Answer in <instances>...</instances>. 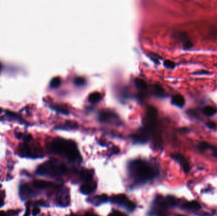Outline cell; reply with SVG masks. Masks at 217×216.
<instances>
[{
    "mask_svg": "<svg viewBox=\"0 0 217 216\" xmlns=\"http://www.w3.org/2000/svg\"><path fill=\"white\" fill-rule=\"evenodd\" d=\"M30 214V208L29 206L27 207V208H26V212L25 213V215H24V216H29Z\"/></svg>",
    "mask_w": 217,
    "mask_h": 216,
    "instance_id": "d6a6232c",
    "label": "cell"
},
{
    "mask_svg": "<svg viewBox=\"0 0 217 216\" xmlns=\"http://www.w3.org/2000/svg\"><path fill=\"white\" fill-rule=\"evenodd\" d=\"M129 175L136 184H143L155 179L159 174L157 168L142 159L131 160L128 165Z\"/></svg>",
    "mask_w": 217,
    "mask_h": 216,
    "instance_id": "6da1fadb",
    "label": "cell"
},
{
    "mask_svg": "<svg viewBox=\"0 0 217 216\" xmlns=\"http://www.w3.org/2000/svg\"><path fill=\"white\" fill-rule=\"evenodd\" d=\"M8 213L5 212L4 211H0V216H8Z\"/></svg>",
    "mask_w": 217,
    "mask_h": 216,
    "instance_id": "836d02e7",
    "label": "cell"
},
{
    "mask_svg": "<svg viewBox=\"0 0 217 216\" xmlns=\"http://www.w3.org/2000/svg\"><path fill=\"white\" fill-rule=\"evenodd\" d=\"M172 103L177 107L183 108L185 105V98L181 94H176L173 96L172 99Z\"/></svg>",
    "mask_w": 217,
    "mask_h": 216,
    "instance_id": "9a60e30c",
    "label": "cell"
},
{
    "mask_svg": "<svg viewBox=\"0 0 217 216\" xmlns=\"http://www.w3.org/2000/svg\"><path fill=\"white\" fill-rule=\"evenodd\" d=\"M36 195L35 192L28 184H23L20 187L19 195L22 200H27Z\"/></svg>",
    "mask_w": 217,
    "mask_h": 216,
    "instance_id": "30bf717a",
    "label": "cell"
},
{
    "mask_svg": "<svg viewBox=\"0 0 217 216\" xmlns=\"http://www.w3.org/2000/svg\"><path fill=\"white\" fill-rule=\"evenodd\" d=\"M80 177L84 183L93 181V172L91 170L83 169L80 173Z\"/></svg>",
    "mask_w": 217,
    "mask_h": 216,
    "instance_id": "e0dca14e",
    "label": "cell"
},
{
    "mask_svg": "<svg viewBox=\"0 0 217 216\" xmlns=\"http://www.w3.org/2000/svg\"><path fill=\"white\" fill-rule=\"evenodd\" d=\"M135 83L136 86L138 88L140 89H144L147 88V84H146V83L143 80L141 79H139V78L135 79Z\"/></svg>",
    "mask_w": 217,
    "mask_h": 216,
    "instance_id": "7402d4cb",
    "label": "cell"
},
{
    "mask_svg": "<svg viewBox=\"0 0 217 216\" xmlns=\"http://www.w3.org/2000/svg\"><path fill=\"white\" fill-rule=\"evenodd\" d=\"M149 138V133L147 128L140 129L138 132L133 134L132 138L133 141L136 143L143 144L148 141Z\"/></svg>",
    "mask_w": 217,
    "mask_h": 216,
    "instance_id": "52a82bcc",
    "label": "cell"
},
{
    "mask_svg": "<svg viewBox=\"0 0 217 216\" xmlns=\"http://www.w3.org/2000/svg\"><path fill=\"white\" fill-rule=\"evenodd\" d=\"M176 205L175 198L173 196H157L153 201L149 215L152 216H166L170 207Z\"/></svg>",
    "mask_w": 217,
    "mask_h": 216,
    "instance_id": "277c9868",
    "label": "cell"
},
{
    "mask_svg": "<svg viewBox=\"0 0 217 216\" xmlns=\"http://www.w3.org/2000/svg\"><path fill=\"white\" fill-rule=\"evenodd\" d=\"M181 131H182V132H185V133H187L188 131H189V129H187V128H182V129H181Z\"/></svg>",
    "mask_w": 217,
    "mask_h": 216,
    "instance_id": "8d00e7d4",
    "label": "cell"
},
{
    "mask_svg": "<svg viewBox=\"0 0 217 216\" xmlns=\"http://www.w3.org/2000/svg\"><path fill=\"white\" fill-rule=\"evenodd\" d=\"M99 119L101 122L110 124H118L117 116L111 112H102L99 115Z\"/></svg>",
    "mask_w": 217,
    "mask_h": 216,
    "instance_id": "9c48e42d",
    "label": "cell"
},
{
    "mask_svg": "<svg viewBox=\"0 0 217 216\" xmlns=\"http://www.w3.org/2000/svg\"><path fill=\"white\" fill-rule=\"evenodd\" d=\"M109 216H127L125 214L120 212L119 211H116V210H114L112 211L109 215Z\"/></svg>",
    "mask_w": 217,
    "mask_h": 216,
    "instance_id": "f546056e",
    "label": "cell"
},
{
    "mask_svg": "<svg viewBox=\"0 0 217 216\" xmlns=\"http://www.w3.org/2000/svg\"><path fill=\"white\" fill-rule=\"evenodd\" d=\"M55 109L57 111H58V112H61V113H63V114H67V113H68V111H67L66 109H65V108H62V107H60L59 106H57V107L55 108Z\"/></svg>",
    "mask_w": 217,
    "mask_h": 216,
    "instance_id": "4dcf8cb0",
    "label": "cell"
},
{
    "mask_svg": "<svg viewBox=\"0 0 217 216\" xmlns=\"http://www.w3.org/2000/svg\"><path fill=\"white\" fill-rule=\"evenodd\" d=\"M97 188V184L95 181H91L89 182L84 183L81 186H80V191L81 193L85 195H89L91 194L92 193L95 191V189Z\"/></svg>",
    "mask_w": 217,
    "mask_h": 216,
    "instance_id": "8fae6325",
    "label": "cell"
},
{
    "mask_svg": "<svg viewBox=\"0 0 217 216\" xmlns=\"http://www.w3.org/2000/svg\"><path fill=\"white\" fill-rule=\"evenodd\" d=\"M33 186L38 189H44L53 188L55 186V184L50 181L36 180L33 182Z\"/></svg>",
    "mask_w": 217,
    "mask_h": 216,
    "instance_id": "5bb4252c",
    "label": "cell"
},
{
    "mask_svg": "<svg viewBox=\"0 0 217 216\" xmlns=\"http://www.w3.org/2000/svg\"><path fill=\"white\" fill-rule=\"evenodd\" d=\"M2 188V185L1 184H0V188Z\"/></svg>",
    "mask_w": 217,
    "mask_h": 216,
    "instance_id": "f35d334b",
    "label": "cell"
},
{
    "mask_svg": "<svg viewBox=\"0 0 217 216\" xmlns=\"http://www.w3.org/2000/svg\"><path fill=\"white\" fill-rule=\"evenodd\" d=\"M0 112H1V108H0Z\"/></svg>",
    "mask_w": 217,
    "mask_h": 216,
    "instance_id": "ab89813d",
    "label": "cell"
},
{
    "mask_svg": "<svg viewBox=\"0 0 217 216\" xmlns=\"http://www.w3.org/2000/svg\"><path fill=\"white\" fill-rule=\"evenodd\" d=\"M206 126L208 128L211 130H216L217 129V124L214 121H208L206 123Z\"/></svg>",
    "mask_w": 217,
    "mask_h": 216,
    "instance_id": "4316f807",
    "label": "cell"
},
{
    "mask_svg": "<svg viewBox=\"0 0 217 216\" xmlns=\"http://www.w3.org/2000/svg\"><path fill=\"white\" fill-rule=\"evenodd\" d=\"M69 196L67 193H63L59 200V204L62 205V206H67L69 205Z\"/></svg>",
    "mask_w": 217,
    "mask_h": 216,
    "instance_id": "44dd1931",
    "label": "cell"
},
{
    "mask_svg": "<svg viewBox=\"0 0 217 216\" xmlns=\"http://www.w3.org/2000/svg\"><path fill=\"white\" fill-rule=\"evenodd\" d=\"M102 99V95L100 93L94 92L89 95L88 100L91 103L99 102Z\"/></svg>",
    "mask_w": 217,
    "mask_h": 216,
    "instance_id": "d6986e66",
    "label": "cell"
},
{
    "mask_svg": "<svg viewBox=\"0 0 217 216\" xmlns=\"http://www.w3.org/2000/svg\"><path fill=\"white\" fill-rule=\"evenodd\" d=\"M40 213V208L38 207H36L35 208H34V209L33 210V216H36L37 215H38Z\"/></svg>",
    "mask_w": 217,
    "mask_h": 216,
    "instance_id": "1f68e13d",
    "label": "cell"
},
{
    "mask_svg": "<svg viewBox=\"0 0 217 216\" xmlns=\"http://www.w3.org/2000/svg\"><path fill=\"white\" fill-rule=\"evenodd\" d=\"M4 204V201L2 198H0V208H1Z\"/></svg>",
    "mask_w": 217,
    "mask_h": 216,
    "instance_id": "d590c367",
    "label": "cell"
},
{
    "mask_svg": "<svg viewBox=\"0 0 217 216\" xmlns=\"http://www.w3.org/2000/svg\"><path fill=\"white\" fill-rule=\"evenodd\" d=\"M171 157L175 160L182 168L183 171L185 173H189L190 170V164L188 162V160H187V158L181 153H173L171 155Z\"/></svg>",
    "mask_w": 217,
    "mask_h": 216,
    "instance_id": "ba28073f",
    "label": "cell"
},
{
    "mask_svg": "<svg viewBox=\"0 0 217 216\" xmlns=\"http://www.w3.org/2000/svg\"><path fill=\"white\" fill-rule=\"evenodd\" d=\"M61 84V80L59 78L55 77L54 79H52L50 82V86L53 88H58Z\"/></svg>",
    "mask_w": 217,
    "mask_h": 216,
    "instance_id": "cb8c5ba5",
    "label": "cell"
},
{
    "mask_svg": "<svg viewBox=\"0 0 217 216\" xmlns=\"http://www.w3.org/2000/svg\"><path fill=\"white\" fill-rule=\"evenodd\" d=\"M67 168L61 161L52 158L39 165L36 173L39 176L59 177L66 174Z\"/></svg>",
    "mask_w": 217,
    "mask_h": 216,
    "instance_id": "3957f363",
    "label": "cell"
},
{
    "mask_svg": "<svg viewBox=\"0 0 217 216\" xmlns=\"http://www.w3.org/2000/svg\"><path fill=\"white\" fill-rule=\"evenodd\" d=\"M201 206L197 201L193 200L189 202H185L180 206V208L183 210L196 212L201 209Z\"/></svg>",
    "mask_w": 217,
    "mask_h": 216,
    "instance_id": "7c38bea8",
    "label": "cell"
},
{
    "mask_svg": "<svg viewBox=\"0 0 217 216\" xmlns=\"http://www.w3.org/2000/svg\"><path fill=\"white\" fill-rule=\"evenodd\" d=\"M202 113L206 117H212L217 113V108L213 106L208 105L203 108Z\"/></svg>",
    "mask_w": 217,
    "mask_h": 216,
    "instance_id": "ac0fdd59",
    "label": "cell"
},
{
    "mask_svg": "<svg viewBox=\"0 0 217 216\" xmlns=\"http://www.w3.org/2000/svg\"><path fill=\"white\" fill-rule=\"evenodd\" d=\"M212 155H213L214 157L217 158V149H216V150H214V151L213 152Z\"/></svg>",
    "mask_w": 217,
    "mask_h": 216,
    "instance_id": "e575fe53",
    "label": "cell"
},
{
    "mask_svg": "<svg viewBox=\"0 0 217 216\" xmlns=\"http://www.w3.org/2000/svg\"><path fill=\"white\" fill-rule=\"evenodd\" d=\"M197 148H198V150L201 152H204L208 150H211L213 152L214 150L217 149L216 147L212 145L210 143L205 142V141H202L199 143L197 146Z\"/></svg>",
    "mask_w": 217,
    "mask_h": 216,
    "instance_id": "2e32d148",
    "label": "cell"
},
{
    "mask_svg": "<svg viewBox=\"0 0 217 216\" xmlns=\"http://www.w3.org/2000/svg\"><path fill=\"white\" fill-rule=\"evenodd\" d=\"M78 128V124L75 122L72 121H67L62 126L59 128V129H65V130H70V129H75Z\"/></svg>",
    "mask_w": 217,
    "mask_h": 216,
    "instance_id": "ffe728a7",
    "label": "cell"
},
{
    "mask_svg": "<svg viewBox=\"0 0 217 216\" xmlns=\"http://www.w3.org/2000/svg\"><path fill=\"white\" fill-rule=\"evenodd\" d=\"M187 113L190 117H192L195 118H199L198 112L196 110L190 109L188 111H187Z\"/></svg>",
    "mask_w": 217,
    "mask_h": 216,
    "instance_id": "484cf974",
    "label": "cell"
},
{
    "mask_svg": "<svg viewBox=\"0 0 217 216\" xmlns=\"http://www.w3.org/2000/svg\"><path fill=\"white\" fill-rule=\"evenodd\" d=\"M74 82H75V84L76 86H82L83 84H84L85 83V79L83 78L78 77V78H75Z\"/></svg>",
    "mask_w": 217,
    "mask_h": 216,
    "instance_id": "83f0119b",
    "label": "cell"
},
{
    "mask_svg": "<svg viewBox=\"0 0 217 216\" xmlns=\"http://www.w3.org/2000/svg\"><path fill=\"white\" fill-rule=\"evenodd\" d=\"M164 65L166 68H169V69H173L176 66V64L174 62L172 61V60H165L164 62Z\"/></svg>",
    "mask_w": 217,
    "mask_h": 216,
    "instance_id": "d4e9b609",
    "label": "cell"
},
{
    "mask_svg": "<svg viewBox=\"0 0 217 216\" xmlns=\"http://www.w3.org/2000/svg\"><path fill=\"white\" fill-rule=\"evenodd\" d=\"M50 149L54 153L62 156L71 162L81 161L80 152L73 141L60 138H55L51 143Z\"/></svg>",
    "mask_w": 217,
    "mask_h": 216,
    "instance_id": "7a4b0ae2",
    "label": "cell"
},
{
    "mask_svg": "<svg viewBox=\"0 0 217 216\" xmlns=\"http://www.w3.org/2000/svg\"><path fill=\"white\" fill-rule=\"evenodd\" d=\"M155 93L159 97H164V96H165L164 90L161 86L159 85H156L155 86Z\"/></svg>",
    "mask_w": 217,
    "mask_h": 216,
    "instance_id": "603a6c76",
    "label": "cell"
},
{
    "mask_svg": "<svg viewBox=\"0 0 217 216\" xmlns=\"http://www.w3.org/2000/svg\"><path fill=\"white\" fill-rule=\"evenodd\" d=\"M18 150L19 155L23 157L37 158L43 157L41 150L37 147L30 146L28 142H24L20 144Z\"/></svg>",
    "mask_w": 217,
    "mask_h": 216,
    "instance_id": "5b68a950",
    "label": "cell"
},
{
    "mask_svg": "<svg viewBox=\"0 0 217 216\" xmlns=\"http://www.w3.org/2000/svg\"><path fill=\"white\" fill-rule=\"evenodd\" d=\"M210 73L208 70H201L199 71H197L196 73H193V74L194 75H199V76H202V75H207V74H209Z\"/></svg>",
    "mask_w": 217,
    "mask_h": 216,
    "instance_id": "f1b7e54d",
    "label": "cell"
},
{
    "mask_svg": "<svg viewBox=\"0 0 217 216\" xmlns=\"http://www.w3.org/2000/svg\"><path fill=\"white\" fill-rule=\"evenodd\" d=\"M109 200L112 203L117 205L130 212H133L136 208L135 203L123 194L113 195L109 198Z\"/></svg>",
    "mask_w": 217,
    "mask_h": 216,
    "instance_id": "8992f818",
    "label": "cell"
},
{
    "mask_svg": "<svg viewBox=\"0 0 217 216\" xmlns=\"http://www.w3.org/2000/svg\"><path fill=\"white\" fill-rule=\"evenodd\" d=\"M177 216H185V215H177Z\"/></svg>",
    "mask_w": 217,
    "mask_h": 216,
    "instance_id": "74e56055",
    "label": "cell"
},
{
    "mask_svg": "<svg viewBox=\"0 0 217 216\" xmlns=\"http://www.w3.org/2000/svg\"><path fill=\"white\" fill-rule=\"evenodd\" d=\"M109 198L106 195H95L90 198L88 200L90 203L95 206H99L102 203H106L109 201Z\"/></svg>",
    "mask_w": 217,
    "mask_h": 216,
    "instance_id": "4fadbf2b",
    "label": "cell"
}]
</instances>
